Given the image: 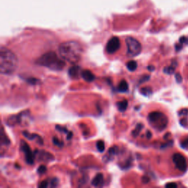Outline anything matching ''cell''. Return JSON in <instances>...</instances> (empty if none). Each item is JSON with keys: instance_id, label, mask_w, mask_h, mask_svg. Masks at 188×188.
<instances>
[{"instance_id": "obj_1", "label": "cell", "mask_w": 188, "mask_h": 188, "mask_svg": "<svg viewBox=\"0 0 188 188\" xmlns=\"http://www.w3.org/2000/svg\"><path fill=\"white\" fill-rule=\"evenodd\" d=\"M60 57L71 63H76L80 60L82 54V46L76 41H67L59 46Z\"/></svg>"}, {"instance_id": "obj_2", "label": "cell", "mask_w": 188, "mask_h": 188, "mask_svg": "<svg viewBox=\"0 0 188 188\" xmlns=\"http://www.w3.org/2000/svg\"><path fill=\"white\" fill-rule=\"evenodd\" d=\"M18 67V58L16 54L6 47L0 50V71L2 74H11Z\"/></svg>"}, {"instance_id": "obj_3", "label": "cell", "mask_w": 188, "mask_h": 188, "mask_svg": "<svg viewBox=\"0 0 188 188\" xmlns=\"http://www.w3.org/2000/svg\"><path fill=\"white\" fill-rule=\"evenodd\" d=\"M36 63L38 65L46 67L54 71H60L65 65V60L62 57L60 58L57 54L53 52L45 53L38 59Z\"/></svg>"}, {"instance_id": "obj_4", "label": "cell", "mask_w": 188, "mask_h": 188, "mask_svg": "<svg viewBox=\"0 0 188 188\" xmlns=\"http://www.w3.org/2000/svg\"><path fill=\"white\" fill-rule=\"evenodd\" d=\"M148 120L152 127L159 131H163L168 125V118L161 112H152L149 114Z\"/></svg>"}, {"instance_id": "obj_5", "label": "cell", "mask_w": 188, "mask_h": 188, "mask_svg": "<svg viewBox=\"0 0 188 188\" xmlns=\"http://www.w3.org/2000/svg\"><path fill=\"white\" fill-rule=\"evenodd\" d=\"M127 47V55L130 57H134L139 55L142 51V46L139 41L132 37L126 38Z\"/></svg>"}, {"instance_id": "obj_6", "label": "cell", "mask_w": 188, "mask_h": 188, "mask_svg": "<svg viewBox=\"0 0 188 188\" xmlns=\"http://www.w3.org/2000/svg\"><path fill=\"white\" fill-rule=\"evenodd\" d=\"M21 149L24 152V156H25V160L27 164L33 165L35 161V155L33 152L30 149L28 144L24 140H21Z\"/></svg>"}, {"instance_id": "obj_7", "label": "cell", "mask_w": 188, "mask_h": 188, "mask_svg": "<svg viewBox=\"0 0 188 188\" xmlns=\"http://www.w3.org/2000/svg\"><path fill=\"white\" fill-rule=\"evenodd\" d=\"M173 162L179 171L185 172L187 168L186 158L180 153H176L173 156Z\"/></svg>"}, {"instance_id": "obj_8", "label": "cell", "mask_w": 188, "mask_h": 188, "mask_svg": "<svg viewBox=\"0 0 188 188\" xmlns=\"http://www.w3.org/2000/svg\"><path fill=\"white\" fill-rule=\"evenodd\" d=\"M120 40L117 37H112L107 43L106 51L108 54H114L120 49Z\"/></svg>"}, {"instance_id": "obj_9", "label": "cell", "mask_w": 188, "mask_h": 188, "mask_svg": "<svg viewBox=\"0 0 188 188\" xmlns=\"http://www.w3.org/2000/svg\"><path fill=\"white\" fill-rule=\"evenodd\" d=\"M82 74V70L78 65H74L68 69V75L72 79H78L79 77V74Z\"/></svg>"}, {"instance_id": "obj_10", "label": "cell", "mask_w": 188, "mask_h": 188, "mask_svg": "<svg viewBox=\"0 0 188 188\" xmlns=\"http://www.w3.org/2000/svg\"><path fill=\"white\" fill-rule=\"evenodd\" d=\"M22 134L26 138H27V139L30 140H35L38 143H39L40 145H42V144H43V139H42L38 134H31V133H29L27 132H24Z\"/></svg>"}, {"instance_id": "obj_11", "label": "cell", "mask_w": 188, "mask_h": 188, "mask_svg": "<svg viewBox=\"0 0 188 188\" xmlns=\"http://www.w3.org/2000/svg\"><path fill=\"white\" fill-rule=\"evenodd\" d=\"M81 76L84 79L85 81L87 82H91L95 79V76L90 70H83V71H82Z\"/></svg>"}, {"instance_id": "obj_12", "label": "cell", "mask_w": 188, "mask_h": 188, "mask_svg": "<svg viewBox=\"0 0 188 188\" xmlns=\"http://www.w3.org/2000/svg\"><path fill=\"white\" fill-rule=\"evenodd\" d=\"M104 182V176L102 174H98L93 178L91 182V185L94 187H100L103 185Z\"/></svg>"}, {"instance_id": "obj_13", "label": "cell", "mask_w": 188, "mask_h": 188, "mask_svg": "<svg viewBox=\"0 0 188 188\" xmlns=\"http://www.w3.org/2000/svg\"><path fill=\"white\" fill-rule=\"evenodd\" d=\"M128 90L129 85L127 81H121V82L118 84V90L119 92H121V93H125V92L128 91Z\"/></svg>"}, {"instance_id": "obj_14", "label": "cell", "mask_w": 188, "mask_h": 188, "mask_svg": "<svg viewBox=\"0 0 188 188\" xmlns=\"http://www.w3.org/2000/svg\"><path fill=\"white\" fill-rule=\"evenodd\" d=\"M128 107V101L127 100H123L117 103V107L120 112H125Z\"/></svg>"}, {"instance_id": "obj_15", "label": "cell", "mask_w": 188, "mask_h": 188, "mask_svg": "<svg viewBox=\"0 0 188 188\" xmlns=\"http://www.w3.org/2000/svg\"><path fill=\"white\" fill-rule=\"evenodd\" d=\"M177 66V63L176 62L175 63V64H174V62L172 63V65H170V66H167L165 67V68H164V70H163V71H164V73H165V74H173L174 73V71H175V69H176V67Z\"/></svg>"}, {"instance_id": "obj_16", "label": "cell", "mask_w": 188, "mask_h": 188, "mask_svg": "<svg viewBox=\"0 0 188 188\" xmlns=\"http://www.w3.org/2000/svg\"><path fill=\"white\" fill-rule=\"evenodd\" d=\"M137 67H138V63H137V62L134 61V60H130L127 64V69L130 71H135Z\"/></svg>"}, {"instance_id": "obj_17", "label": "cell", "mask_w": 188, "mask_h": 188, "mask_svg": "<svg viewBox=\"0 0 188 188\" xmlns=\"http://www.w3.org/2000/svg\"><path fill=\"white\" fill-rule=\"evenodd\" d=\"M10 140L8 139V136H7V134H5L4 133V130L3 128L2 129V134H1V145H8L10 144Z\"/></svg>"}, {"instance_id": "obj_18", "label": "cell", "mask_w": 188, "mask_h": 188, "mask_svg": "<svg viewBox=\"0 0 188 188\" xmlns=\"http://www.w3.org/2000/svg\"><path fill=\"white\" fill-rule=\"evenodd\" d=\"M143 127V126L141 123H138V124H137L134 130L132 132V134L133 135V137H138V135H139L140 132V131L142 130Z\"/></svg>"}, {"instance_id": "obj_19", "label": "cell", "mask_w": 188, "mask_h": 188, "mask_svg": "<svg viewBox=\"0 0 188 188\" xmlns=\"http://www.w3.org/2000/svg\"><path fill=\"white\" fill-rule=\"evenodd\" d=\"M96 149L100 153H102L105 150V144H104V141L98 140L96 143Z\"/></svg>"}, {"instance_id": "obj_20", "label": "cell", "mask_w": 188, "mask_h": 188, "mask_svg": "<svg viewBox=\"0 0 188 188\" xmlns=\"http://www.w3.org/2000/svg\"><path fill=\"white\" fill-rule=\"evenodd\" d=\"M140 93H142L143 96H150L152 93V89L149 87H145L141 88Z\"/></svg>"}, {"instance_id": "obj_21", "label": "cell", "mask_w": 188, "mask_h": 188, "mask_svg": "<svg viewBox=\"0 0 188 188\" xmlns=\"http://www.w3.org/2000/svg\"><path fill=\"white\" fill-rule=\"evenodd\" d=\"M52 141H53V143H54L55 145H57V146H58V147L62 148L63 146V143L59 140L57 139V138H55V137L53 138Z\"/></svg>"}, {"instance_id": "obj_22", "label": "cell", "mask_w": 188, "mask_h": 188, "mask_svg": "<svg viewBox=\"0 0 188 188\" xmlns=\"http://www.w3.org/2000/svg\"><path fill=\"white\" fill-rule=\"evenodd\" d=\"M38 173L39 174H43L46 172V167L45 165L39 166V168L37 170Z\"/></svg>"}, {"instance_id": "obj_23", "label": "cell", "mask_w": 188, "mask_h": 188, "mask_svg": "<svg viewBox=\"0 0 188 188\" xmlns=\"http://www.w3.org/2000/svg\"><path fill=\"white\" fill-rule=\"evenodd\" d=\"M180 145L182 149H187L188 147V138H186L184 140H182Z\"/></svg>"}, {"instance_id": "obj_24", "label": "cell", "mask_w": 188, "mask_h": 188, "mask_svg": "<svg viewBox=\"0 0 188 188\" xmlns=\"http://www.w3.org/2000/svg\"><path fill=\"white\" fill-rule=\"evenodd\" d=\"M27 82L31 85H36L38 84V82H40V81L38 79H35V78H30L29 79H27Z\"/></svg>"}, {"instance_id": "obj_25", "label": "cell", "mask_w": 188, "mask_h": 188, "mask_svg": "<svg viewBox=\"0 0 188 188\" xmlns=\"http://www.w3.org/2000/svg\"><path fill=\"white\" fill-rule=\"evenodd\" d=\"M56 129H57L58 131L63 132L65 133V134H68V132H69L66 129V128H65V127H60V126H56Z\"/></svg>"}, {"instance_id": "obj_26", "label": "cell", "mask_w": 188, "mask_h": 188, "mask_svg": "<svg viewBox=\"0 0 188 188\" xmlns=\"http://www.w3.org/2000/svg\"><path fill=\"white\" fill-rule=\"evenodd\" d=\"M117 152H118V148L116 147V146H113V147L110 148V149H109L108 153H109V154H116L117 153Z\"/></svg>"}, {"instance_id": "obj_27", "label": "cell", "mask_w": 188, "mask_h": 188, "mask_svg": "<svg viewBox=\"0 0 188 188\" xmlns=\"http://www.w3.org/2000/svg\"><path fill=\"white\" fill-rule=\"evenodd\" d=\"M179 43L182 44H188V38L187 37H181L179 39Z\"/></svg>"}, {"instance_id": "obj_28", "label": "cell", "mask_w": 188, "mask_h": 188, "mask_svg": "<svg viewBox=\"0 0 188 188\" xmlns=\"http://www.w3.org/2000/svg\"><path fill=\"white\" fill-rule=\"evenodd\" d=\"M175 78H176V81L178 83H181V82H182V75L179 74V73H177V74H176Z\"/></svg>"}, {"instance_id": "obj_29", "label": "cell", "mask_w": 188, "mask_h": 188, "mask_svg": "<svg viewBox=\"0 0 188 188\" xmlns=\"http://www.w3.org/2000/svg\"><path fill=\"white\" fill-rule=\"evenodd\" d=\"M150 79V76L149 75H144L143 76H142V78H141L140 79V83H143V82H146V81H148L149 79Z\"/></svg>"}, {"instance_id": "obj_30", "label": "cell", "mask_w": 188, "mask_h": 188, "mask_svg": "<svg viewBox=\"0 0 188 188\" xmlns=\"http://www.w3.org/2000/svg\"><path fill=\"white\" fill-rule=\"evenodd\" d=\"M48 185H49V182H48L47 181H43V182L40 183V185H38V187L41 188H45V187H47Z\"/></svg>"}, {"instance_id": "obj_31", "label": "cell", "mask_w": 188, "mask_h": 188, "mask_svg": "<svg viewBox=\"0 0 188 188\" xmlns=\"http://www.w3.org/2000/svg\"><path fill=\"white\" fill-rule=\"evenodd\" d=\"M165 187L176 188V187H177V185L175 183V182H170V183L165 185Z\"/></svg>"}, {"instance_id": "obj_32", "label": "cell", "mask_w": 188, "mask_h": 188, "mask_svg": "<svg viewBox=\"0 0 188 188\" xmlns=\"http://www.w3.org/2000/svg\"><path fill=\"white\" fill-rule=\"evenodd\" d=\"M187 118H182L180 120V123L182 126H183V127H187Z\"/></svg>"}, {"instance_id": "obj_33", "label": "cell", "mask_w": 188, "mask_h": 188, "mask_svg": "<svg viewBox=\"0 0 188 188\" xmlns=\"http://www.w3.org/2000/svg\"><path fill=\"white\" fill-rule=\"evenodd\" d=\"M188 114V109H183L182 110L179 111V116H187Z\"/></svg>"}, {"instance_id": "obj_34", "label": "cell", "mask_w": 188, "mask_h": 188, "mask_svg": "<svg viewBox=\"0 0 188 188\" xmlns=\"http://www.w3.org/2000/svg\"><path fill=\"white\" fill-rule=\"evenodd\" d=\"M149 181H150V179L148 176H144L142 177V182L143 184L149 183Z\"/></svg>"}, {"instance_id": "obj_35", "label": "cell", "mask_w": 188, "mask_h": 188, "mask_svg": "<svg viewBox=\"0 0 188 188\" xmlns=\"http://www.w3.org/2000/svg\"><path fill=\"white\" fill-rule=\"evenodd\" d=\"M172 145H173V141L170 140V141H168L167 143H165V144H164V145H162V148H166L167 146H171Z\"/></svg>"}, {"instance_id": "obj_36", "label": "cell", "mask_w": 188, "mask_h": 188, "mask_svg": "<svg viewBox=\"0 0 188 188\" xmlns=\"http://www.w3.org/2000/svg\"><path fill=\"white\" fill-rule=\"evenodd\" d=\"M182 45L181 43H179V44H176L175 46H176V50L177 51V52H179V51H180L181 49H182Z\"/></svg>"}, {"instance_id": "obj_37", "label": "cell", "mask_w": 188, "mask_h": 188, "mask_svg": "<svg viewBox=\"0 0 188 188\" xmlns=\"http://www.w3.org/2000/svg\"><path fill=\"white\" fill-rule=\"evenodd\" d=\"M57 180L56 179H52V182H51V185H52V187H55L57 186Z\"/></svg>"}, {"instance_id": "obj_38", "label": "cell", "mask_w": 188, "mask_h": 188, "mask_svg": "<svg viewBox=\"0 0 188 188\" xmlns=\"http://www.w3.org/2000/svg\"><path fill=\"white\" fill-rule=\"evenodd\" d=\"M155 69V67L154 66V65H149L148 66V70H149V71H154Z\"/></svg>"}, {"instance_id": "obj_39", "label": "cell", "mask_w": 188, "mask_h": 188, "mask_svg": "<svg viewBox=\"0 0 188 188\" xmlns=\"http://www.w3.org/2000/svg\"><path fill=\"white\" fill-rule=\"evenodd\" d=\"M152 132H151L150 131H147V132H146V137H147L148 139H150L151 138H152Z\"/></svg>"}, {"instance_id": "obj_40", "label": "cell", "mask_w": 188, "mask_h": 188, "mask_svg": "<svg viewBox=\"0 0 188 188\" xmlns=\"http://www.w3.org/2000/svg\"><path fill=\"white\" fill-rule=\"evenodd\" d=\"M72 132H68V134H67V140H70L71 138H72Z\"/></svg>"}]
</instances>
